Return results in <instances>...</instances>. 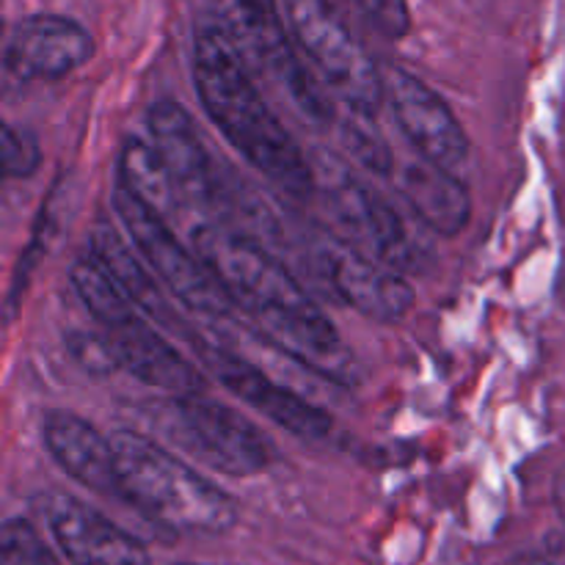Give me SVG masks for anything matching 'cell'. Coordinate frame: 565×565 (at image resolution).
I'll return each mask as SVG.
<instances>
[{
    "mask_svg": "<svg viewBox=\"0 0 565 565\" xmlns=\"http://www.w3.org/2000/svg\"><path fill=\"white\" fill-rule=\"evenodd\" d=\"M193 248L224 285L237 309L292 362L337 384L353 381V356L301 281L254 237L226 226H199Z\"/></svg>",
    "mask_w": 565,
    "mask_h": 565,
    "instance_id": "6da1fadb",
    "label": "cell"
},
{
    "mask_svg": "<svg viewBox=\"0 0 565 565\" xmlns=\"http://www.w3.org/2000/svg\"><path fill=\"white\" fill-rule=\"evenodd\" d=\"M191 70L204 114L232 149L290 199H312L318 191V171L265 103L243 66L241 50L221 28L210 25L196 33Z\"/></svg>",
    "mask_w": 565,
    "mask_h": 565,
    "instance_id": "7a4b0ae2",
    "label": "cell"
},
{
    "mask_svg": "<svg viewBox=\"0 0 565 565\" xmlns=\"http://www.w3.org/2000/svg\"><path fill=\"white\" fill-rule=\"evenodd\" d=\"M116 452L119 500L177 535H224L241 519L237 502L191 463L149 436L119 430Z\"/></svg>",
    "mask_w": 565,
    "mask_h": 565,
    "instance_id": "3957f363",
    "label": "cell"
},
{
    "mask_svg": "<svg viewBox=\"0 0 565 565\" xmlns=\"http://www.w3.org/2000/svg\"><path fill=\"white\" fill-rule=\"evenodd\" d=\"M72 287L83 307L94 315L114 345L119 364L152 390L166 395H193L204 390L196 364L188 362L174 345L154 329L152 318L136 307L130 296L116 285L114 276L94 257H81L70 268Z\"/></svg>",
    "mask_w": 565,
    "mask_h": 565,
    "instance_id": "277c9868",
    "label": "cell"
},
{
    "mask_svg": "<svg viewBox=\"0 0 565 565\" xmlns=\"http://www.w3.org/2000/svg\"><path fill=\"white\" fill-rule=\"evenodd\" d=\"M143 417L171 445L230 478L263 475L279 458L276 445L257 425L235 408L207 401L202 392L149 401Z\"/></svg>",
    "mask_w": 565,
    "mask_h": 565,
    "instance_id": "5b68a950",
    "label": "cell"
},
{
    "mask_svg": "<svg viewBox=\"0 0 565 565\" xmlns=\"http://www.w3.org/2000/svg\"><path fill=\"white\" fill-rule=\"evenodd\" d=\"M285 17L298 50L323 81L359 114L375 116L386 99L384 70L375 64L331 0H285Z\"/></svg>",
    "mask_w": 565,
    "mask_h": 565,
    "instance_id": "8992f818",
    "label": "cell"
},
{
    "mask_svg": "<svg viewBox=\"0 0 565 565\" xmlns=\"http://www.w3.org/2000/svg\"><path fill=\"white\" fill-rule=\"evenodd\" d=\"M114 207L119 215L121 226H125L127 237L143 263L149 265L160 285L188 309V312L199 315L207 320H226L235 309V301L230 292L224 290L213 270L207 268L196 248H185L171 226L166 224V215L149 207L143 199H138L125 182L116 185Z\"/></svg>",
    "mask_w": 565,
    "mask_h": 565,
    "instance_id": "52a82bcc",
    "label": "cell"
},
{
    "mask_svg": "<svg viewBox=\"0 0 565 565\" xmlns=\"http://www.w3.org/2000/svg\"><path fill=\"white\" fill-rule=\"evenodd\" d=\"M326 188V202L331 215L342 226L351 243L370 257L392 265L397 270H417L423 263V246L412 237L406 221L379 193L348 174L345 169H331L318 177V188Z\"/></svg>",
    "mask_w": 565,
    "mask_h": 565,
    "instance_id": "ba28073f",
    "label": "cell"
},
{
    "mask_svg": "<svg viewBox=\"0 0 565 565\" xmlns=\"http://www.w3.org/2000/svg\"><path fill=\"white\" fill-rule=\"evenodd\" d=\"M315 265L329 292L359 315L379 323H397L414 307V287L392 265L370 257L353 243L326 237L315 248Z\"/></svg>",
    "mask_w": 565,
    "mask_h": 565,
    "instance_id": "9c48e42d",
    "label": "cell"
},
{
    "mask_svg": "<svg viewBox=\"0 0 565 565\" xmlns=\"http://www.w3.org/2000/svg\"><path fill=\"white\" fill-rule=\"evenodd\" d=\"M199 359H202L204 367L237 397V401L246 403L248 408L263 414L265 419H270L274 425H279L281 430H290L298 439H326L334 428V419L323 412L320 406H315L312 401L301 397L298 392H292L290 386L279 384L276 379H270L268 373L257 367V364L246 362L237 353H232L230 348L215 345L199 337L193 342Z\"/></svg>",
    "mask_w": 565,
    "mask_h": 565,
    "instance_id": "30bf717a",
    "label": "cell"
},
{
    "mask_svg": "<svg viewBox=\"0 0 565 565\" xmlns=\"http://www.w3.org/2000/svg\"><path fill=\"white\" fill-rule=\"evenodd\" d=\"M39 513L72 565H152L149 550L136 535L66 491H44Z\"/></svg>",
    "mask_w": 565,
    "mask_h": 565,
    "instance_id": "8fae6325",
    "label": "cell"
},
{
    "mask_svg": "<svg viewBox=\"0 0 565 565\" xmlns=\"http://www.w3.org/2000/svg\"><path fill=\"white\" fill-rule=\"evenodd\" d=\"M386 103L392 105L397 127L412 141L419 158L456 169L469 152V138L458 116L439 92L423 77L401 66H384Z\"/></svg>",
    "mask_w": 565,
    "mask_h": 565,
    "instance_id": "7c38bea8",
    "label": "cell"
},
{
    "mask_svg": "<svg viewBox=\"0 0 565 565\" xmlns=\"http://www.w3.org/2000/svg\"><path fill=\"white\" fill-rule=\"evenodd\" d=\"M86 25L61 14H31L14 22L6 39V72L22 83H53L94 58Z\"/></svg>",
    "mask_w": 565,
    "mask_h": 565,
    "instance_id": "4fadbf2b",
    "label": "cell"
},
{
    "mask_svg": "<svg viewBox=\"0 0 565 565\" xmlns=\"http://www.w3.org/2000/svg\"><path fill=\"white\" fill-rule=\"evenodd\" d=\"M235 6L241 11L248 47L254 50L259 64L270 72V77L279 83L281 92L292 99V105L307 119H329V105L309 77L307 66L298 58L296 39H292L290 25L281 17L279 0H235Z\"/></svg>",
    "mask_w": 565,
    "mask_h": 565,
    "instance_id": "5bb4252c",
    "label": "cell"
},
{
    "mask_svg": "<svg viewBox=\"0 0 565 565\" xmlns=\"http://www.w3.org/2000/svg\"><path fill=\"white\" fill-rule=\"evenodd\" d=\"M147 127L149 143L169 171L177 193L193 204L213 202L218 182H215L213 160L199 136L193 116L180 103L160 99L149 108Z\"/></svg>",
    "mask_w": 565,
    "mask_h": 565,
    "instance_id": "9a60e30c",
    "label": "cell"
},
{
    "mask_svg": "<svg viewBox=\"0 0 565 565\" xmlns=\"http://www.w3.org/2000/svg\"><path fill=\"white\" fill-rule=\"evenodd\" d=\"M42 445L55 463L86 489L119 500L114 439L72 412L53 408L42 417Z\"/></svg>",
    "mask_w": 565,
    "mask_h": 565,
    "instance_id": "2e32d148",
    "label": "cell"
},
{
    "mask_svg": "<svg viewBox=\"0 0 565 565\" xmlns=\"http://www.w3.org/2000/svg\"><path fill=\"white\" fill-rule=\"evenodd\" d=\"M397 188L412 213L436 235L456 237L472 218V196L467 185L447 166L434 160H414L397 174Z\"/></svg>",
    "mask_w": 565,
    "mask_h": 565,
    "instance_id": "e0dca14e",
    "label": "cell"
},
{
    "mask_svg": "<svg viewBox=\"0 0 565 565\" xmlns=\"http://www.w3.org/2000/svg\"><path fill=\"white\" fill-rule=\"evenodd\" d=\"M92 257L108 270L116 279V285L127 292V296L136 301V307L143 315L154 320L160 326H171V329H180V318L171 312L169 301H166L163 287L154 281V274L149 270V265L143 263V257L138 254V248L132 243H127L119 235L114 224H105L99 221L92 230Z\"/></svg>",
    "mask_w": 565,
    "mask_h": 565,
    "instance_id": "ac0fdd59",
    "label": "cell"
},
{
    "mask_svg": "<svg viewBox=\"0 0 565 565\" xmlns=\"http://www.w3.org/2000/svg\"><path fill=\"white\" fill-rule=\"evenodd\" d=\"M119 182H125L138 199H143L149 207H154L163 215H169L177 207V199H180L152 143L141 141V138H130L125 149H121Z\"/></svg>",
    "mask_w": 565,
    "mask_h": 565,
    "instance_id": "d6986e66",
    "label": "cell"
},
{
    "mask_svg": "<svg viewBox=\"0 0 565 565\" xmlns=\"http://www.w3.org/2000/svg\"><path fill=\"white\" fill-rule=\"evenodd\" d=\"M0 565H58V561L31 522L9 519L0 530Z\"/></svg>",
    "mask_w": 565,
    "mask_h": 565,
    "instance_id": "ffe728a7",
    "label": "cell"
},
{
    "mask_svg": "<svg viewBox=\"0 0 565 565\" xmlns=\"http://www.w3.org/2000/svg\"><path fill=\"white\" fill-rule=\"evenodd\" d=\"M353 114L356 116H353L351 121H345V127H342V141L351 149L353 158L362 166H367L370 171H375V174H390V171L395 169V158H392L390 143L381 138L379 130H373V127L367 125L373 116L359 114V110H353Z\"/></svg>",
    "mask_w": 565,
    "mask_h": 565,
    "instance_id": "44dd1931",
    "label": "cell"
},
{
    "mask_svg": "<svg viewBox=\"0 0 565 565\" xmlns=\"http://www.w3.org/2000/svg\"><path fill=\"white\" fill-rule=\"evenodd\" d=\"M42 166V143L36 132L20 125L3 127V171L9 180H22V177L36 174Z\"/></svg>",
    "mask_w": 565,
    "mask_h": 565,
    "instance_id": "7402d4cb",
    "label": "cell"
},
{
    "mask_svg": "<svg viewBox=\"0 0 565 565\" xmlns=\"http://www.w3.org/2000/svg\"><path fill=\"white\" fill-rule=\"evenodd\" d=\"M66 351L75 359L77 367H83V373L114 375L121 367L108 337L88 334V331H72L66 337Z\"/></svg>",
    "mask_w": 565,
    "mask_h": 565,
    "instance_id": "603a6c76",
    "label": "cell"
},
{
    "mask_svg": "<svg viewBox=\"0 0 565 565\" xmlns=\"http://www.w3.org/2000/svg\"><path fill=\"white\" fill-rule=\"evenodd\" d=\"M364 20L390 42H401L412 31L408 0H353Z\"/></svg>",
    "mask_w": 565,
    "mask_h": 565,
    "instance_id": "cb8c5ba5",
    "label": "cell"
},
{
    "mask_svg": "<svg viewBox=\"0 0 565 565\" xmlns=\"http://www.w3.org/2000/svg\"><path fill=\"white\" fill-rule=\"evenodd\" d=\"M546 555H550L552 561L565 565V533H552L550 539H546Z\"/></svg>",
    "mask_w": 565,
    "mask_h": 565,
    "instance_id": "d4e9b609",
    "label": "cell"
},
{
    "mask_svg": "<svg viewBox=\"0 0 565 565\" xmlns=\"http://www.w3.org/2000/svg\"><path fill=\"white\" fill-rule=\"evenodd\" d=\"M502 565H561L557 561H552L550 555H516L511 561H505Z\"/></svg>",
    "mask_w": 565,
    "mask_h": 565,
    "instance_id": "484cf974",
    "label": "cell"
},
{
    "mask_svg": "<svg viewBox=\"0 0 565 565\" xmlns=\"http://www.w3.org/2000/svg\"><path fill=\"white\" fill-rule=\"evenodd\" d=\"M552 494H555V508H557V513H561V519L565 522V469H563L561 475H557L555 491H552Z\"/></svg>",
    "mask_w": 565,
    "mask_h": 565,
    "instance_id": "4316f807",
    "label": "cell"
},
{
    "mask_svg": "<svg viewBox=\"0 0 565 565\" xmlns=\"http://www.w3.org/2000/svg\"><path fill=\"white\" fill-rule=\"evenodd\" d=\"M182 565H193V563H182Z\"/></svg>",
    "mask_w": 565,
    "mask_h": 565,
    "instance_id": "83f0119b",
    "label": "cell"
}]
</instances>
